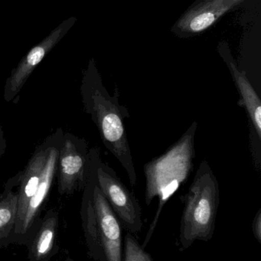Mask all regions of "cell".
Wrapping results in <instances>:
<instances>
[{"mask_svg":"<svg viewBox=\"0 0 261 261\" xmlns=\"http://www.w3.org/2000/svg\"><path fill=\"white\" fill-rule=\"evenodd\" d=\"M51 141L52 135L48 137L41 144L37 146L24 170L20 171L19 184L17 190L18 205L15 226L10 237L6 241V246L9 244H14L21 229L28 205L38 188Z\"/></svg>","mask_w":261,"mask_h":261,"instance_id":"cell-10","label":"cell"},{"mask_svg":"<svg viewBox=\"0 0 261 261\" xmlns=\"http://www.w3.org/2000/svg\"><path fill=\"white\" fill-rule=\"evenodd\" d=\"M80 90L84 111L98 128L103 144L124 167L130 185H136V170L125 128L130 113L120 103L117 86L111 96L92 60L84 72Z\"/></svg>","mask_w":261,"mask_h":261,"instance_id":"cell-1","label":"cell"},{"mask_svg":"<svg viewBox=\"0 0 261 261\" xmlns=\"http://www.w3.org/2000/svg\"><path fill=\"white\" fill-rule=\"evenodd\" d=\"M92 202L98 222L100 242L105 260L123 261V226L98 187L96 174L92 189Z\"/></svg>","mask_w":261,"mask_h":261,"instance_id":"cell-9","label":"cell"},{"mask_svg":"<svg viewBox=\"0 0 261 261\" xmlns=\"http://www.w3.org/2000/svg\"><path fill=\"white\" fill-rule=\"evenodd\" d=\"M65 261H74V260H72V258H70V257H67V258H66Z\"/></svg>","mask_w":261,"mask_h":261,"instance_id":"cell-17","label":"cell"},{"mask_svg":"<svg viewBox=\"0 0 261 261\" xmlns=\"http://www.w3.org/2000/svg\"><path fill=\"white\" fill-rule=\"evenodd\" d=\"M59 218L56 210H49L33 237L27 244L29 261H49L58 252L57 236Z\"/></svg>","mask_w":261,"mask_h":261,"instance_id":"cell-12","label":"cell"},{"mask_svg":"<svg viewBox=\"0 0 261 261\" xmlns=\"http://www.w3.org/2000/svg\"><path fill=\"white\" fill-rule=\"evenodd\" d=\"M184 205L179 229V250L197 241L212 239L220 202L219 181L208 161L201 163L188 192L180 196Z\"/></svg>","mask_w":261,"mask_h":261,"instance_id":"cell-3","label":"cell"},{"mask_svg":"<svg viewBox=\"0 0 261 261\" xmlns=\"http://www.w3.org/2000/svg\"><path fill=\"white\" fill-rule=\"evenodd\" d=\"M218 52L226 64L239 94L238 105L246 112L249 120V139L251 154L256 168L260 170L261 101L246 72L241 70L226 41H221Z\"/></svg>","mask_w":261,"mask_h":261,"instance_id":"cell-6","label":"cell"},{"mask_svg":"<svg viewBox=\"0 0 261 261\" xmlns=\"http://www.w3.org/2000/svg\"><path fill=\"white\" fill-rule=\"evenodd\" d=\"M96 176L98 187L122 226L131 234L141 232L144 226L142 208L134 193L101 158L97 165Z\"/></svg>","mask_w":261,"mask_h":261,"instance_id":"cell-4","label":"cell"},{"mask_svg":"<svg viewBox=\"0 0 261 261\" xmlns=\"http://www.w3.org/2000/svg\"><path fill=\"white\" fill-rule=\"evenodd\" d=\"M123 261H154L145 251L131 233L127 232L124 238Z\"/></svg>","mask_w":261,"mask_h":261,"instance_id":"cell-14","label":"cell"},{"mask_svg":"<svg viewBox=\"0 0 261 261\" xmlns=\"http://www.w3.org/2000/svg\"><path fill=\"white\" fill-rule=\"evenodd\" d=\"M249 0H196L176 21L171 32L180 38L201 35L224 15L245 6Z\"/></svg>","mask_w":261,"mask_h":261,"instance_id":"cell-8","label":"cell"},{"mask_svg":"<svg viewBox=\"0 0 261 261\" xmlns=\"http://www.w3.org/2000/svg\"><path fill=\"white\" fill-rule=\"evenodd\" d=\"M63 135L64 132L61 129L57 130L52 135V141L38 188L28 205L21 229L14 244L27 245L39 226L41 222L40 214L49 199L54 179L56 176L58 153Z\"/></svg>","mask_w":261,"mask_h":261,"instance_id":"cell-7","label":"cell"},{"mask_svg":"<svg viewBox=\"0 0 261 261\" xmlns=\"http://www.w3.org/2000/svg\"><path fill=\"white\" fill-rule=\"evenodd\" d=\"M62 29L52 32L42 42L34 47L26 57L20 61L15 68L12 70L10 76L6 79L3 96L6 102H18V95L27 82L35 67L44 59L45 55L62 38Z\"/></svg>","mask_w":261,"mask_h":261,"instance_id":"cell-11","label":"cell"},{"mask_svg":"<svg viewBox=\"0 0 261 261\" xmlns=\"http://www.w3.org/2000/svg\"><path fill=\"white\" fill-rule=\"evenodd\" d=\"M252 231L256 240L261 244V208H259L253 220Z\"/></svg>","mask_w":261,"mask_h":261,"instance_id":"cell-15","label":"cell"},{"mask_svg":"<svg viewBox=\"0 0 261 261\" xmlns=\"http://www.w3.org/2000/svg\"><path fill=\"white\" fill-rule=\"evenodd\" d=\"M6 148H7V142L5 138L3 127L0 125V158L4 154Z\"/></svg>","mask_w":261,"mask_h":261,"instance_id":"cell-16","label":"cell"},{"mask_svg":"<svg viewBox=\"0 0 261 261\" xmlns=\"http://www.w3.org/2000/svg\"><path fill=\"white\" fill-rule=\"evenodd\" d=\"M197 128L198 122H193L179 139L162 155L153 158L144 165L146 204L150 205L155 198H158L159 200L156 216L142 245L144 248L151 240L165 204L193 173Z\"/></svg>","mask_w":261,"mask_h":261,"instance_id":"cell-2","label":"cell"},{"mask_svg":"<svg viewBox=\"0 0 261 261\" xmlns=\"http://www.w3.org/2000/svg\"><path fill=\"white\" fill-rule=\"evenodd\" d=\"M19 180L20 171L7 181L0 194V248L6 246L15 226L18 205V193L15 188Z\"/></svg>","mask_w":261,"mask_h":261,"instance_id":"cell-13","label":"cell"},{"mask_svg":"<svg viewBox=\"0 0 261 261\" xmlns=\"http://www.w3.org/2000/svg\"><path fill=\"white\" fill-rule=\"evenodd\" d=\"M90 164L87 141L73 134H64L57 166L58 193L72 196L84 190L88 180Z\"/></svg>","mask_w":261,"mask_h":261,"instance_id":"cell-5","label":"cell"}]
</instances>
